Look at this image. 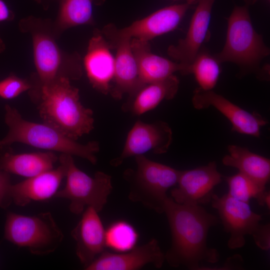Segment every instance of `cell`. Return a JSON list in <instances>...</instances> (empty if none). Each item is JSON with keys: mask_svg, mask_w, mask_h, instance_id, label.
<instances>
[{"mask_svg": "<svg viewBox=\"0 0 270 270\" xmlns=\"http://www.w3.org/2000/svg\"><path fill=\"white\" fill-rule=\"evenodd\" d=\"M134 157L136 170H126L124 174L130 184L128 198L163 213L168 198L166 192L176 185L180 170L152 161L144 154Z\"/></svg>", "mask_w": 270, "mask_h": 270, "instance_id": "8992f818", "label": "cell"}, {"mask_svg": "<svg viewBox=\"0 0 270 270\" xmlns=\"http://www.w3.org/2000/svg\"><path fill=\"white\" fill-rule=\"evenodd\" d=\"M10 173L0 170V207L6 208L12 202L10 196L12 186Z\"/></svg>", "mask_w": 270, "mask_h": 270, "instance_id": "f1b7e54d", "label": "cell"}, {"mask_svg": "<svg viewBox=\"0 0 270 270\" xmlns=\"http://www.w3.org/2000/svg\"><path fill=\"white\" fill-rule=\"evenodd\" d=\"M92 0H62L58 16L52 22L57 38L66 30L81 25H94Z\"/></svg>", "mask_w": 270, "mask_h": 270, "instance_id": "cb8c5ba5", "label": "cell"}, {"mask_svg": "<svg viewBox=\"0 0 270 270\" xmlns=\"http://www.w3.org/2000/svg\"><path fill=\"white\" fill-rule=\"evenodd\" d=\"M66 176L64 166L44 172L24 180L12 184L10 196L16 205L23 206L32 201H42L54 196Z\"/></svg>", "mask_w": 270, "mask_h": 270, "instance_id": "ffe728a7", "label": "cell"}, {"mask_svg": "<svg viewBox=\"0 0 270 270\" xmlns=\"http://www.w3.org/2000/svg\"><path fill=\"white\" fill-rule=\"evenodd\" d=\"M220 64L214 55L202 46L190 66L189 74L194 76L200 88L212 90L220 74Z\"/></svg>", "mask_w": 270, "mask_h": 270, "instance_id": "d4e9b609", "label": "cell"}, {"mask_svg": "<svg viewBox=\"0 0 270 270\" xmlns=\"http://www.w3.org/2000/svg\"><path fill=\"white\" fill-rule=\"evenodd\" d=\"M98 212L88 207L71 232L76 242V254L84 268L104 251L105 229Z\"/></svg>", "mask_w": 270, "mask_h": 270, "instance_id": "e0dca14e", "label": "cell"}, {"mask_svg": "<svg viewBox=\"0 0 270 270\" xmlns=\"http://www.w3.org/2000/svg\"><path fill=\"white\" fill-rule=\"evenodd\" d=\"M256 244L260 249L268 250L270 248V224H260L252 234Z\"/></svg>", "mask_w": 270, "mask_h": 270, "instance_id": "f546056e", "label": "cell"}, {"mask_svg": "<svg viewBox=\"0 0 270 270\" xmlns=\"http://www.w3.org/2000/svg\"><path fill=\"white\" fill-rule=\"evenodd\" d=\"M31 88L29 80L10 75L0 81V97L6 100L14 98Z\"/></svg>", "mask_w": 270, "mask_h": 270, "instance_id": "83f0119b", "label": "cell"}, {"mask_svg": "<svg viewBox=\"0 0 270 270\" xmlns=\"http://www.w3.org/2000/svg\"><path fill=\"white\" fill-rule=\"evenodd\" d=\"M58 159L51 151L20 154L8 152L0 156V170L28 178L52 169Z\"/></svg>", "mask_w": 270, "mask_h": 270, "instance_id": "7402d4cb", "label": "cell"}, {"mask_svg": "<svg viewBox=\"0 0 270 270\" xmlns=\"http://www.w3.org/2000/svg\"><path fill=\"white\" fill-rule=\"evenodd\" d=\"M179 84V80L174 74L164 80L148 84L123 108L130 110L134 116H141L156 108L163 100L174 98Z\"/></svg>", "mask_w": 270, "mask_h": 270, "instance_id": "44dd1931", "label": "cell"}, {"mask_svg": "<svg viewBox=\"0 0 270 270\" xmlns=\"http://www.w3.org/2000/svg\"><path fill=\"white\" fill-rule=\"evenodd\" d=\"M270 53L262 36L253 26L247 6H236L228 18L225 44L214 54L216 58L220 63L236 64L246 74L259 71L260 64Z\"/></svg>", "mask_w": 270, "mask_h": 270, "instance_id": "5b68a950", "label": "cell"}, {"mask_svg": "<svg viewBox=\"0 0 270 270\" xmlns=\"http://www.w3.org/2000/svg\"><path fill=\"white\" fill-rule=\"evenodd\" d=\"M172 140V130L166 122L146 123L138 120L128 132L120 156L111 160L110 164L116 167L128 158L149 152L159 154L166 153Z\"/></svg>", "mask_w": 270, "mask_h": 270, "instance_id": "8fae6325", "label": "cell"}, {"mask_svg": "<svg viewBox=\"0 0 270 270\" xmlns=\"http://www.w3.org/2000/svg\"><path fill=\"white\" fill-rule=\"evenodd\" d=\"M44 123L74 140L94 128L93 112L81 103L79 90L66 78H58L44 86L32 100Z\"/></svg>", "mask_w": 270, "mask_h": 270, "instance_id": "3957f363", "label": "cell"}, {"mask_svg": "<svg viewBox=\"0 0 270 270\" xmlns=\"http://www.w3.org/2000/svg\"><path fill=\"white\" fill-rule=\"evenodd\" d=\"M14 18V13L3 0H0V22L10 21Z\"/></svg>", "mask_w": 270, "mask_h": 270, "instance_id": "4dcf8cb0", "label": "cell"}, {"mask_svg": "<svg viewBox=\"0 0 270 270\" xmlns=\"http://www.w3.org/2000/svg\"><path fill=\"white\" fill-rule=\"evenodd\" d=\"M58 160L65 168L66 182L54 197L68 200L70 210L74 214L82 213L86 206L100 212L113 188L112 176L100 171L94 176H88L76 166L72 156L68 154H62Z\"/></svg>", "mask_w": 270, "mask_h": 270, "instance_id": "52a82bcc", "label": "cell"}, {"mask_svg": "<svg viewBox=\"0 0 270 270\" xmlns=\"http://www.w3.org/2000/svg\"><path fill=\"white\" fill-rule=\"evenodd\" d=\"M5 44L0 37V53L5 50Z\"/></svg>", "mask_w": 270, "mask_h": 270, "instance_id": "836d02e7", "label": "cell"}, {"mask_svg": "<svg viewBox=\"0 0 270 270\" xmlns=\"http://www.w3.org/2000/svg\"><path fill=\"white\" fill-rule=\"evenodd\" d=\"M214 1L198 0L185 38L168 48V56L184 64L188 69V74L190 66L210 35L208 28Z\"/></svg>", "mask_w": 270, "mask_h": 270, "instance_id": "9a60e30c", "label": "cell"}, {"mask_svg": "<svg viewBox=\"0 0 270 270\" xmlns=\"http://www.w3.org/2000/svg\"><path fill=\"white\" fill-rule=\"evenodd\" d=\"M192 104L198 110L210 106L216 108L230 121L232 130L240 134L259 138L261 128L268 124L259 114L250 113L242 108L212 90L196 88L194 92Z\"/></svg>", "mask_w": 270, "mask_h": 270, "instance_id": "4fadbf2b", "label": "cell"}, {"mask_svg": "<svg viewBox=\"0 0 270 270\" xmlns=\"http://www.w3.org/2000/svg\"><path fill=\"white\" fill-rule=\"evenodd\" d=\"M228 154L222 160L226 166L234 168L239 172L266 186L270 177V160L237 145L228 146Z\"/></svg>", "mask_w": 270, "mask_h": 270, "instance_id": "603a6c76", "label": "cell"}, {"mask_svg": "<svg viewBox=\"0 0 270 270\" xmlns=\"http://www.w3.org/2000/svg\"><path fill=\"white\" fill-rule=\"evenodd\" d=\"M130 46L143 86L164 80L176 72L184 75L188 74V69L184 64L152 53L148 41L132 38Z\"/></svg>", "mask_w": 270, "mask_h": 270, "instance_id": "d6986e66", "label": "cell"}, {"mask_svg": "<svg viewBox=\"0 0 270 270\" xmlns=\"http://www.w3.org/2000/svg\"><path fill=\"white\" fill-rule=\"evenodd\" d=\"M164 212L169 224L172 244L165 260L172 267L184 266L202 269L203 262H217L218 251L207 246L210 228L218 224V218L200 205L181 204L171 197L166 201Z\"/></svg>", "mask_w": 270, "mask_h": 270, "instance_id": "6da1fadb", "label": "cell"}, {"mask_svg": "<svg viewBox=\"0 0 270 270\" xmlns=\"http://www.w3.org/2000/svg\"><path fill=\"white\" fill-rule=\"evenodd\" d=\"M138 237L132 224L124 220H116L105 230V246L116 252H126L136 246Z\"/></svg>", "mask_w": 270, "mask_h": 270, "instance_id": "484cf974", "label": "cell"}, {"mask_svg": "<svg viewBox=\"0 0 270 270\" xmlns=\"http://www.w3.org/2000/svg\"><path fill=\"white\" fill-rule=\"evenodd\" d=\"M4 237L18 246L27 248L34 254L43 256L54 252L64 236L50 212L35 216L10 212L6 216Z\"/></svg>", "mask_w": 270, "mask_h": 270, "instance_id": "ba28073f", "label": "cell"}, {"mask_svg": "<svg viewBox=\"0 0 270 270\" xmlns=\"http://www.w3.org/2000/svg\"><path fill=\"white\" fill-rule=\"evenodd\" d=\"M38 2H41L42 0H36Z\"/></svg>", "mask_w": 270, "mask_h": 270, "instance_id": "d590c367", "label": "cell"}, {"mask_svg": "<svg viewBox=\"0 0 270 270\" xmlns=\"http://www.w3.org/2000/svg\"><path fill=\"white\" fill-rule=\"evenodd\" d=\"M158 241L152 238L148 242L124 252L104 251L90 264L86 270H136L148 264L160 268L165 260Z\"/></svg>", "mask_w": 270, "mask_h": 270, "instance_id": "5bb4252c", "label": "cell"}, {"mask_svg": "<svg viewBox=\"0 0 270 270\" xmlns=\"http://www.w3.org/2000/svg\"><path fill=\"white\" fill-rule=\"evenodd\" d=\"M225 178L228 186V194L230 196L248 203L251 198H256L259 204L262 206L266 186L240 172Z\"/></svg>", "mask_w": 270, "mask_h": 270, "instance_id": "4316f807", "label": "cell"}, {"mask_svg": "<svg viewBox=\"0 0 270 270\" xmlns=\"http://www.w3.org/2000/svg\"><path fill=\"white\" fill-rule=\"evenodd\" d=\"M20 30L32 38L36 72L29 80L28 90L33 100L44 85L60 78L78 80L82 74V60L76 52L62 50L56 42L58 39L52 28V22L29 16L22 19Z\"/></svg>", "mask_w": 270, "mask_h": 270, "instance_id": "7a4b0ae2", "label": "cell"}, {"mask_svg": "<svg viewBox=\"0 0 270 270\" xmlns=\"http://www.w3.org/2000/svg\"><path fill=\"white\" fill-rule=\"evenodd\" d=\"M243 262L242 258L240 255H235L230 258L227 260L225 264V268H242V264Z\"/></svg>", "mask_w": 270, "mask_h": 270, "instance_id": "1f68e13d", "label": "cell"}, {"mask_svg": "<svg viewBox=\"0 0 270 270\" xmlns=\"http://www.w3.org/2000/svg\"><path fill=\"white\" fill-rule=\"evenodd\" d=\"M222 176L216 164L180 170L176 186L171 190V198L181 204L200 205L210 202L214 188L220 184Z\"/></svg>", "mask_w": 270, "mask_h": 270, "instance_id": "7c38bea8", "label": "cell"}, {"mask_svg": "<svg viewBox=\"0 0 270 270\" xmlns=\"http://www.w3.org/2000/svg\"><path fill=\"white\" fill-rule=\"evenodd\" d=\"M100 30L95 29L90 38L82 65L92 86L104 94L110 93L114 72V57Z\"/></svg>", "mask_w": 270, "mask_h": 270, "instance_id": "2e32d148", "label": "cell"}, {"mask_svg": "<svg viewBox=\"0 0 270 270\" xmlns=\"http://www.w3.org/2000/svg\"><path fill=\"white\" fill-rule=\"evenodd\" d=\"M192 5L186 2L171 5L136 20L128 26L118 28L114 24H110L101 32L109 42L132 38L150 42L156 36L176 29Z\"/></svg>", "mask_w": 270, "mask_h": 270, "instance_id": "9c48e42d", "label": "cell"}, {"mask_svg": "<svg viewBox=\"0 0 270 270\" xmlns=\"http://www.w3.org/2000/svg\"><path fill=\"white\" fill-rule=\"evenodd\" d=\"M263 206L266 205L270 209V192H266L262 200Z\"/></svg>", "mask_w": 270, "mask_h": 270, "instance_id": "d6a6232c", "label": "cell"}, {"mask_svg": "<svg viewBox=\"0 0 270 270\" xmlns=\"http://www.w3.org/2000/svg\"><path fill=\"white\" fill-rule=\"evenodd\" d=\"M210 202L218 211L224 230L230 234L228 248H242L246 243V236L252 235L260 224L261 215L254 212L249 203L238 200L228 194L220 197L213 194Z\"/></svg>", "mask_w": 270, "mask_h": 270, "instance_id": "30bf717a", "label": "cell"}, {"mask_svg": "<svg viewBox=\"0 0 270 270\" xmlns=\"http://www.w3.org/2000/svg\"><path fill=\"white\" fill-rule=\"evenodd\" d=\"M130 40L120 39L108 42L111 49L116 50L114 84L110 92L112 96L116 100H120L124 94H128L131 99L143 87L131 48Z\"/></svg>", "mask_w": 270, "mask_h": 270, "instance_id": "ac0fdd59", "label": "cell"}, {"mask_svg": "<svg viewBox=\"0 0 270 270\" xmlns=\"http://www.w3.org/2000/svg\"><path fill=\"white\" fill-rule=\"evenodd\" d=\"M185 0L186 2H188L191 4H194L195 3H196L198 2V0Z\"/></svg>", "mask_w": 270, "mask_h": 270, "instance_id": "e575fe53", "label": "cell"}, {"mask_svg": "<svg viewBox=\"0 0 270 270\" xmlns=\"http://www.w3.org/2000/svg\"><path fill=\"white\" fill-rule=\"evenodd\" d=\"M5 111L4 120L8 132L0 140V147L20 142L51 152L76 156L93 164H96V154L100 150L98 142L91 141L82 144L46 124L25 120L15 108L8 104L5 106Z\"/></svg>", "mask_w": 270, "mask_h": 270, "instance_id": "277c9868", "label": "cell"}]
</instances>
